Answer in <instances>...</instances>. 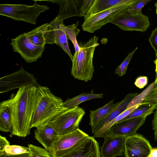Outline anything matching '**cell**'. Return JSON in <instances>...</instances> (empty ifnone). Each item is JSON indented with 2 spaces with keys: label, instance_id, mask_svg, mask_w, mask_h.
Segmentation results:
<instances>
[{
  "label": "cell",
  "instance_id": "cell-1",
  "mask_svg": "<svg viewBox=\"0 0 157 157\" xmlns=\"http://www.w3.org/2000/svg\"><path fill=\"white\" fill-rule=\"evenodd\" d=\"M40 98L38 87L30 85L19 88L9 99L0 102L10 113L12 135L25 137L30 134L32 118Z\"/></svg>",
  "mask_w": 157,
  "mask_h": 157
},
{
  "label": "cell",
  "instance_id": "cell-3",
  "mask_svg": "<svg viewBox=\"0 0 157 157\" xmlns=\"http://www.w3.org/2000/svg\"><path fill=\"white\" fill-rule=\"evenodd\" d=\"M40 98L33 114L31 128H37L48 123L54 117L67 108L64 101L55 96L48 87L39 85L37 87Z\"/></svg>",
  "mask_w": 157,
  "mask_h": 157
},
{
  "label": "cell",
  "instance_id": "cell-25",
  "mask_svg": "<svg viewBox=\"0 0 157 157\" xmlns=\"http://www.w3.org/2000/svg\"><path fill=\"white\" fill-rule=\"evenodd\" d=\"M12 129L11 116L7 107L0 104V130L6 132Z\"/></svg>",
  "mask_w": 157,
  "mask_h": 157
},
{
  "label": "cell",
  "instance_id": "cell-12",
  "mask_svg": "<svg viewBox=\"0 0 157 157\" xmlns=\"http://www.w3.org/2000/svg\"><path fill=\"white\" fill-rule=\"evenodd\" d=\"M152 148L147 139L136 133L125 137L124 153L125 157H148Z\"/></svg>",
  "mask_w": 157,
  "mask_h": 157
},
{
  "label": "cell",
  "instance_id": "cell-33",
  "mask_svg": "<svg viewBox=\"0 0 157 157\" xmlns=\"http://www.w3.org/2000/svg\"><path fill=\"white\" fill-rule=\"evenodd\" d=\"M94 1L95 0H84L81 10V17H86L87 12Z\"/></svg>",
  "mask_w": 157,
  "mask_h": 157
},
{
  "label": "cell",
  "instance_id": "cell-32",
  "mask_svg": "<svg viewBox=\"0 0 157 157\" xmlns=\"http://www.w3.org/2000/svg\"><path fill=\"white\" fill-rule=\"evenodd\" d=\"M142 102L157 105V87H154Z\"/></svg>",
  "mask_w": 157,
  "mask_h": 157
},
{
  "label": "cell",
  "instance_id": "cell-37",
  "mask_svg": "<svg viewBox=\"0 0 157 157\" xmlns=\"http://www.w3.org/2000/svg\"><path fill=\"white\" fill-rule=\"evenodd\" d=\"M152 126L154 131V139L157 142V105L154 113Z\"/></svg>",
  "mask_w": 157,
  "mask_h": 157
},
{
  "label": "cell",
  "instance_id": "cell-35",
  "mask_svg": "<svg viewBox=\"0 0 157 157\" xmlns=\"http://www.w3.org/2000/svg\"><path fill=\"white\" fill-rule=\"evenodd\" d=\"M148 83V78L146 76L138 77L134 82L135 85L140 89L144 88Z\"/></svg>",
  "mask_w": 157,
  "mask_h": 157
},
{
  "label": "cell",
  "instance_id": "cell-22",
  "mask_svg": "<svg viewBox=\"0 0 157 157\" xmlns=\"http://www.w3.org/2000/svg\"><path fill=\"white\" fill-rule=\"evenodd\" d=\"M103 94H95L92 90L89 93H83L71 98H67L64 101L65 106L67 109H72L78 106L81 103L95 98H102Z\"/></svg>",
  "mask_w": 157,
  "mask_h": 157
},
{
  "label": "cell",
  "instance_id": "cell-41",
  "mask_svg": "<svg viewBox=\"0 0 157 157\" xmlns=\"http://www.w3.org/2000/svg\"><path fill=\"white\" fill-rule=\"evenodd\" d=\"M155 83L154 86V87H157V78L155 79Z\"/></svg>",
  "mask_w": 157,
  "mask_h": 157
},
{
  "label": "cell",
  "instance_id": "cell-26",
  "mask_svg": "<svg viewBox=\"0 0 157 157\" xmlns=\"http://www.w3.org/2000/svg\"><path fill=\"white\" fill-rule=\"evenodd\" d=\"M78 25V21L75 24L67 26L64 25L63 26L67 39L70 40L73 43L75 49V53H76L78 52L80 48L76 39V37L80 31L77 27Z\"/></svg>",
  "mask_w": 157,
  "mask_h": 157
},
{
  "label": "cell",
  "instance_id": "cell-19",
  "mask_svg": "<svg viewBox=\"0 0 157 157\" xmlns=\"http://www.w3.org/2000/svg\"><path fill=\"white\" fill-rule=\"evenodd\" d=\"M113 99L111 100L103 106L94 110H90L89 113V125L91 128L97 125L105 118L120 104L121 101L113 103Z\"/></svg>",
  "mask_w": 157,
  "mask_h": 157
},
{
  "label": "cell",
  "instance_id": "cell-10",
  "mask_svg": "<svg viewBox=\"0 0 157 157\" xmlns=\"http://www.w3.org/2000/svg\"><path fill=\"white\" fill-rule=\"evenodd\" d=\"M11 40L10 44L14 52L19 53L27 63L37 61L41 57L45 48V46H38L33 44L26 33L11 39Z\"/></svg>",
  "mask_w": 157,
  "mask_h": 157
},
{
  "label": "cell",
  "instance_id": "cell-38",
  "mask_svg": "<svg viewBox=\"0 0 157 157\" xmlns=\"http://www.w3.org/2000/svg\"><path fill=\"white\" fill-rule=\"evenodd\" d=\"M148 157H157V148H153Z\"/></svg>",
  "mask_w": 157,
  "mask_h": 157
},
{
  "label": "cell",
  "instance_id": "cell-29",
  "mask_svg": "<svg viewBox=\"0 0 157 157\" xmlns=\"http://www.w3.org/2000/svg\"><path fill=\"white\" fill-rule=\"evenodd\" d=\"M4 151L6 156H13L29 153V149L28 147L9 145L6 146Z\"/></svg>",
  "mask_w": 157,
  "mask_h": 157
},
{
  "label": "cell",
  "instance_id": "cell-42",
  "mask_svg": "<svg viewBox=\"0 0 157 157\" xmlns=\"http://www.w3.org/2000/svg\"><path fill=\"white\" fill-rule=\"evenodd\" d=\"M155 5L156 7V13L157 15V2L155 4Z\"/></svg>",
  "mask_w": 157,
  "mask_h": 157
},
{
  "label": "cell",
  "instance_id": "cell-2",
  "mask_svg": "<svg viewBox=\"0 0 157 157\" xmlns=\"http://www.w3.org/2000/svg\"><path fill=\"white\" fill-rule=\"evenodd\" d=\"M99 37L94 36L88 41L79 44L78 52L73 55L71 74L75 78L87 82L91 80L94 71L93 65L95 49L99 44Z\"/></svg>",
  "mask_w": 157,
  "mask_h": 157
},
{
  "label": "cell",
  "instance_id": "cell-34",
  "mask_svg": "<svg viewBox=\"0 0 157 157\" xmlns=\"http://www.w3.org/2000/svg\"><path fill=\"white\" fill-rule=\"evenodd\" d=\"M148 40L157 55V27L152 31Z\"/></svg>",
  "mask_w": 157,
  "mask_h": 157
},
{
  "label": "cell",
  "instance_id": "cell-39",
  "mask_svg": "<svg viewBox=\"0 0 157 157\" xmlns=\"http://www.w3.org/2000/svg\"><path fill=\"white\" fill-rule=\"evenodd\" d=\"M6 157H29V153H26L15 155L7 156Z\"/></svg>",
  "mask_w": 157,
  "mask_h": 157
},
{
  "label": "cell",
  "instance_id": "cell-9",
  "mask_svg": "<svg viewBox=\"0 0 157 157\" xmlns=\"http://www.w3.org/2000/svg\"><path fill=\"white\" fill-rule=\"evenodd\" d=\"M89 136L80 129L60 136L54 144L51 153L53 157H60L71 151L83 143Z\"/></svg>",
  "mask_w": 157,
  "mask_h": 157
},
{
  "label": "cell",
  "instance_id": "cell-14",
  "mask_svg": "<svg viewBox=\"0 0 157 157\" xmlns=\"http://www.w3.org/2000/svg\"><path fill=\"white\" fill-rule=\"evenodd\" d=\"M125 137L113 136L108 135L101 148V157H115L123 155Z\"/></svg>",
  "mask_w": 157,
  "mask_h": 157
},
{
  "label": "cell",
  "instance_id": "cell-30",
  "mask_svg": "<svg viewBox=\"0 0 157 157\" xmlns=\"http://www.w3.org/2000/svg\"><path fill=\"white\" fill-rule=\"evenodd\" d=\"M137 48L138 47H136L134 50L129 53L121 64L117 67L115 70V73L116 75L121 77L126 74L128 64Z\"/></svg>",
  "mask_w": 157,
  "mask_h": 157
},
{
  "label": "cell",
  "instance_id": "cell-16",
  "mask_svg": "<svg viewBox=\"0 0 157 157\" xmlns=\"http://www.w3.org/2000/svg\"><path fill=\"white\" fill-rule=\"evenodd\" d=\"M59 136L49 123L38 127L35 131V138L50 153Z\"/></svg>",
  "mask_w": 157,
  "mask_h": 157
},
{
  "label": "cell",
  "instance_id": "cell-20",
  "mask_svg": "<svg viewBox=\"0 0 157 157\" xmlns=\"http://www.w3.org/2000/svg\"><path fill=\"white\" fill-rule=\"evenodd\" d=\"M129 0H95L94 3L87 12L85 17L98 13L116 5L128 2Z\"/></svg>",
  "mask_w": 157,
  "mask_h": 157
},
{
  "label": "cell",
  "instance_id": "cell-28",
  "mask_svg": "<svg viewBox=\"0 0 157 157\" xmlns=\"http://www.w3.org/2000/svg\"><path fill=\"white\" fill-rule=\"evenodd\" d=\"M29 157H53L45 149L32 144H28Z\"/></svg>",
  "mask_w": 157,
  "mask_h": 157
},
{
  "label": "cell",
  "instance_id": "cell-5",
  "mask_svg": "<svg viewBox=\"0 0 157 157\" xmlns=\"http://www.w3.org/2000/svg\"><path fill=\"white\" fill-rule=\"evenodd\" d=\"M85 113L84 110L78 106L72 109L67 108L48 123L59 136L64 135L79 128V124Z\"/></svg>",
  "mask_w": 157,
  "mask_h": 157
},
{
  "label": "cell",
  "instance_id": "cell-31",
  "mask_svg": "<svg viewBox=\"0 0 157 157\" xmlns=\"http://www.w3.org/2000/svg\"><path fill=\"white\" fill-rule=\"evenodd\" d=\"M151 1V0H135L127 9L131 13L137 14L141 11L144 6Z\"/></svg>",
  "mask_w": 157,
  "mask_h": 157
},
{
  "label": "cell",
  "instance_id": "cell-36",
  "mask_svg": "<svg viewBox=\"0 0 157 157\" xmlns=\"http://www.w3.org/2000/svg\"><path fill=\"white\" fill-rule=\"evenodd\" d=\"M10 145V143L6 138L0 136V157H6L4 153V149L6 146Z\"/></svg>",
  "mask_w": 157,
  "mask_h": 157
},
{
  "label": "cell",
  "instance_id": "cell-27",
  "mask_svg": "<svg viewBox=\"0 0 157 157\" xmlns=\"http://www.w3.org/2000/svg\"><path fill=\"white\" fill-rule=\"evenodd\" d=\"M155 81L153 82L150 84L140 94H139L134 98L128 105L126 109L138 104L142 103L143 101L151 92L155 86Z\"/></svg>",
  "mask_w": 157,
  "mask_h": 157
},
{
  "label": "cell",
  "instance_id": "cell-8",
  "mask_svg": "<svg viewBox=\"0 0 157 157\" xmlns=\"http://www.w3.org/2000/svg\"><path fill=\"white\" fill-rule=\"evenodd\" d=\"M30 85L37 87L40 85L33 75L26 71L21 66L17 71L1 78L0 93L9 92Z\"/></svg>",
  "mask_w": 157,
  "mask_h": 157
},
{
  "label": "cell",
  "instance_id": "cell-4",
  "mask_svg": "<svg viewBox=\"0 0 157 157\" xmlns=\"http://www.w3.org/2000/svg\"><path fill=\"white\" fill-rule=\"evenodd\" d=\"M49 9L47 6L36 3L31 6L23 4H0V15L15 21H22L36 25L37 18L40 13Z\"/></svg>",
  "mask_w": 157,
  "mask_h": 157
},
{
  "label": "cell",
  "instance_id": "cell-23",
  "mask_svg": "<svg viewBox=\"0 0 157 157\" xmlns=\"http://www.w3.org/2000/svg\"><path fill=\"white\" fill-rule=\"evenodd\" d=\"M48 25V23H45L26 33L27 36L33 44L38 46H45L44 34Z\"/></svg>",
  "mask_w": 157,
  "mask_h": 157
},
{
  "label": "cell",
  "instance_id": "cell-40",
  "mask_svg": "<svg viewBox=\"0 0 157 157\" xmlns=\"http://www.w3.org/2000/svg\"><path fill=\"white\" fill-rule=\"evenodd\" d=\"M156 59L155 61H154V62L155 65V72L156 73V77L155 79L157 78V55H156Z\"/></svg>",
  "mask_w": 157,
  "mask_h": 157
},
{
  "label": "cell",
  "instance_id": "cell-15",
  "mask_svg": "<svg viewBox=\"0 0 157 157\" xmlns=\"http://www.w3.org/2000/svg\"><path fill=\"white\" fill-rule=\"evenodd\" d=\"M57 3L59 10L56 17L63 21L73 17H81L80 12L84 0H54L45 1Z\"/></svg>",
  "mask_w": 157,
  "mask_h": 157
},
{
  "label": "cell",
  "instance_id": "cell-6",
  "mask_svg": "<svg viewBox=\"0 0 157 157\" xmlns=\"http://www.w3.org/2000/svg\"><path fill=\"white\" fill-rule=\"evenodd\" d=\"M135 0L119 4L98 13L84 17L82 25L84 31L93 33L104 25L110 23L119 13L127 9Z\"/></svg>",
  "mask_w": 157,
  "mask_h": 157
},
{
  "label": "cell",
  "instance_id": "cell-13",
  "mask_svg": "<svg viewBox=\"0 0 157 157\" xmlns=\"http://www.w3.org/2000/svg\"><path fill=\"white\" fill-rule=\"evenodd\" d=\"M146 118V117H137L117 122L112 126L108 135L126 137L134 134L144 124Z\"/></svg>",
  "mask_w": 157,
  "mask_h": 157
},
{
  "label": "cell",
  "instance_id": "cell-24",
  "mask_svg": "<svg viewBox=\"0 0 157 157\" xmlns=\"http://www.w3.org/2000/svg\"><path fill=\"white\" fill-rule=\"evenodd\" d=\"M143 103V104L142 105L133 111L128 116L118 122L137 117H147V116L153 112L157 105L149 103Z\"/></svg>",
  "mask_w": 157,
  "mask_h": 157
},
{
  "label": "cell",
  "instance_id": "cell-17",
  "mask_svg": "<svg viewBox=\"0 0 157 157\" xmlns=\"http://www.w3.org/2000/svg\"><path fill=\"white\" fill-rule=\"evenodd\" d=\"M60 157H101L98 143L90 136L74 149Z\"/></svg>",
  "mask_w": 157,
  "mask_h": 157
},
{
  "label": "cell",
  "instance_id": "cell-7",
  "mask_svg": "<svg viewBox=\"0 0 157 157\" xmlns=\"http://www.w3.org/2000/svg\"><path fill=\"white\" fill-rule=\"evenodd\" d=\"M127 9L117 15L110 23L124 31H146L150 25L149 17L142 11L137 14L131 13Z\"/></svg>",
  "mask_w": 157,
  "mask_h": 157
},
{
  "label": "cell",
  "instance_id": "cell-11",
  "mask_svg": "<svg viewBox=\"0 0 157 157\" xmlns=\"http://www.w3.org/2000/svg\"><path fill=\"white\" fill-rule=\"evenodd\" d=\"M63 23V21L56 17L48 24L44 34L46 44H56L59 45L68 54L72 61L73 56L69 47Z\"/></svg>",
  "mask_w": 157,
  "mask_h": 157
},
{
  "label": "cell",
  "instance_id": "cell-18",
  "mask_svg": "<svg viewBox=\"0 0 157 157\" xmlns=\"http://www.w3.org/2000/svg\"><path fill=\"white\" fill-rule=\"evenodd\" d=\"M138 94V93L136 92L130 93L127 94L116 108L97 125L91 128L92 133L93 134L95 133L105 125L125 111L131 101Z\"/></svg>",
  "mask_w": 157,
  "mask_h": 157
},
{
  "label": "cell",
  "instance_id": "cell-21",
  "mask_svg": "<svg viewBox=\"0 0 157 157\" xmlns=\"http://www.w3.org/2000/svg\"><path fill=\"white\" fill-rule=\"evenodd\" d=\"M143 104V102L138 104L128 109H126L123 112L105 125L101 129L95 133L94 136L97 137L105 138L108 135L111 127L114 124L128 116L133 111Z\"/></svg>",
  "mask_w": 157,
  "mask_h": 157
}]
</instances>
